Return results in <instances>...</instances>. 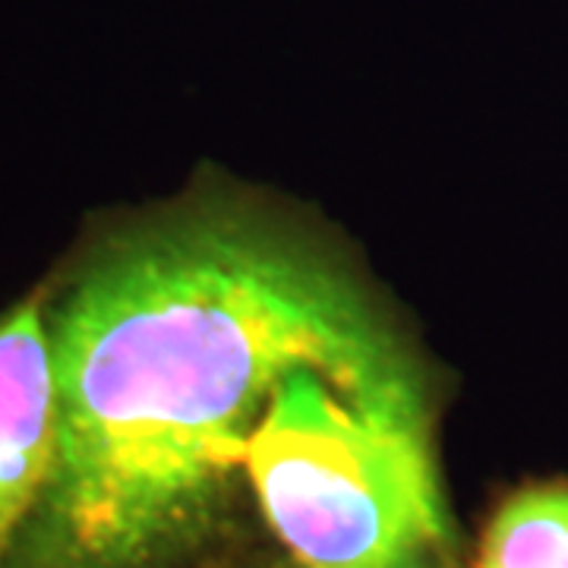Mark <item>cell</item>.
I'll return each instance as SVG.
<instances>
[{
  "instance_id": "cell-2",
  "label": "cell",
  "mask_w": 568,
  "mask_h": 568,
  "mask_svg": "<svg viewBox=\"0 0 568 568\" xmlns=\"http://www.w3.org/2000/svg\"><path fill=\"white\" fill-rule=\"evenodd\" d=\"M433 417L392 320L294 366L246 455L282 568H452Z\"/></svg>"
},
{
  "instance_id": "cell-4",
  "label": "cell",
  "mask_w": 568,
  "mask_h": 568,
  "mask_svg": "<svg viewBox=\"0 0 568 568\" xmlns=\"http://www.w3.org/2000/svg\"><path fill=\"white\" fill-rule=\"evenodd\" d=\"M474 568H568V484H537L508 496Z\"/></svg>"
},
{
  "instance_id": "cell-3",
  "label": "cell",
  "mask_w": 568,
  "mask_h": 568,
  "mask_svg": "<svg viewBox=\"0 0 568 568\" xmlns=\"http://www.w3.org/2000/svg\"><path fill=\"white\" fill-rule=\"evenodd\" d=\"M58 439L51 316L39 297L0 316V568L39 506Z\"/></svg>"
},
{
  "instance_id": "cell-1",
  "label": "cell",
  "mask_w": 568,
  "mask_h": 568,
  "mask_svg": "<svg viewBox=\"0 0 568 568\" xmlns=\"http://www.w3.org/2000/svg\"><path fill=\"white\" fill-rule=\"evenodd\" d=\"M48 316L58 439L10 568H181L287 373L388 320L316 237L212 193L104 237Z\"/></svg>"
}]
</instances>
